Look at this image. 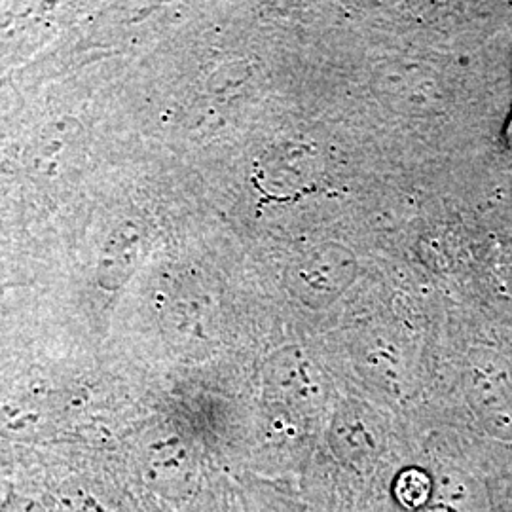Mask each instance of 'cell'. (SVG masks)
<instances>
[{
	"label": "cell",
	"instance_id": "3",
	"mask_svg": "<svg viewBox=\"0 0 512 512\" xmlns=\"http://www.w3.org/2000/svg\"><path fill=\"white\" fill-rule=\"evenodd\" d=\"M0 512H44V509L31 499H23V497L14 495V497H10V501L2 507Z\"/></svg>",
	"mask_w": 512,
	"mask_h": 512
},
{
	"label": "cell",
	"instance_id": "2",
	"mask_svg": "<svg viewBox=\"0 0 512 512\" xmlns=\"http://www.w3.org/2000/svg\"><path fill=\"white\" fill-rule=\"evenodd\" d=\"M188 461L183 452H164L158 450L152 458L148 459L147 469L148 478L152 482L165 484V482H177L186 475L188 469Z\"/></svg>",
	"mask_w": 512,
	"mask_h": 512
},
{
	"label": "cell",
	"instance_id": "1",
	"mask_svg": "<svg viewBox=\"0 0 512 512\" xmlns=\"http://www.w3.org/2000/svg\"><path fill=\"white\" fill-rule=\"evenodd\" d=\"M384 439L374 421L368 420L363 412L351 410L344 412L334 421L332 429V448L334 454L351 467L372 465L380 456Z\"/></svg>",
	"mask_w": 512,
	"mask_h": 512
}]
</instances>
